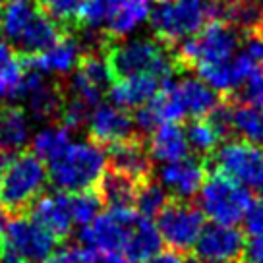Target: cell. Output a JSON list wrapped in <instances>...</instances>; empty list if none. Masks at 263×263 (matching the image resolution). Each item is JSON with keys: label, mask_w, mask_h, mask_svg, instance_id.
<instances>
[{"label": "cell", "mask_w": 263, "mask_h": 263, "mask_svg": "<svg viewBox=\"0 0 263 263\" xmlns=\"http://www.w3.org/2000/svg\"><path fill=\"white\" fill-rule=\"evenodd\" d=\"M0 27L10 45L29 57L45 50L62 37L60 25L41 12L35 0H2Z\"/></svg>", "instance_id": "cell-1"}, {"label": "cell", "mask_w": 263, "mask_h": 263, "mask_svg": "<svg viewBox=\"0 0 263 263\" xmlns=\"http://www.w3.org/2000/svg\"><path fill=\"white\" fill-rule=\"evenodd\" d=\"M108 166L107 151L95 141H70L68 147L49 163V180L58 192L74 194L91 190L105 176Z\"/></svg>", "instance_id": "cell-2"}, {"label": "cell", "mask_w": 263, "mask_h": 263, "mask_svg": "<svg viewBox=\"0 0 263 263\" xmlns=\"http://www.w3.org/2000/svg\"><path fill=\"white\" fill-rule=\"evenodd\" d=\"M149 25L163 45L196 35L211 20H221V2L217 0H159L149 12Z\"/></svg>", "instance_id": "cell-3"}, {"label": "cell", "mask_w": 263, "mask_h": 263, "mask_svg": "<svg viewBox=\"0 0 263 263\" xmlns=\"http://www.w3.org/2000/svg\"><path fill=\"white\" fill-rule=\"evenodd\" d=\"M107 62L116 78L151 74L164 83L173 80L178 68V60L164 49L163 43L149 37L126 39L112 45L108 49Z\"/></svg>", "instance_id": "cell-4"}, {"label": "cell", "mask_w": 263, "mask_h": 263, "mask_svg": "<svg viewBox=\"0 0 263 263\" xmlns=\"http://www.w3.org/2000/svg\"><path fill=\"white\" fill-rule=\"evenodd\" d=\"M49 173L35 153H14L0 171V201L10 211H24L43 194Z\"/></svg>", "instance_id": "cell-5"}, {"label": "cell", "mask_w": 263, "mask_h": 263, "mask_svg": "<svg viewBox=\"0 0 263 263\" xmlns=\"http://www.w3.org/2000/svg\"><path fill=\"white\" fill-rule=\"evenodd\" d=\"M242 45V31L224 20H211L196 35L180 41L176 50L178 64H211L229 60Z\"/></svg>", "instance_id": "cell-6"}, {"label": "cell", "mask_w": 263, "mask_h": 263, "mask_svg": "<svg viewBox=\"0 0 263 263\" xmlns=\"http://www.w3.org/2000/svg\"><path fill=\"white\" fill-rule=\"evenodd\" d=\"M199 211L203 217L217 224H236L244 219L252 205V192H248L238 182L229 178L227 174H211L197 192Z\"/></svg>", "instance_id": "cell-7"}, {"label": "cell", "mask_w": 263, "mask_h": 263, "mask_svg": "<svg viewBox=\"0 0 263 263\" xmlns=\"http://www.w3.org/2000/svg\"><path fill=\"white\" fill-rule=\"evenodd\" d=\"M215 164L219 173L238 182L248 192L263 199V147L242 140L221 143L215 149Z\"/></svg>", "instance_id": "cell-8"}, {"label": "cell", "mask_w": 263, "mask_h": 263, "mask_svg": "<svg viewBox=\"0 0 263 263\" xmlns=\"http://www.w3.org/2000/svg\"><path fill=\"white\" fill-rule=\"evenodd\" d=\"M0 250L33 263H45L57 250V238L31 217H16L6 222Z\"/></svg>", "instance_id": "cell-9"}, {"label": "cell", "mask_w": 263, "mask_h": 263, "mask_svg": "<svg viewBox=\"0 0 263 263\" xmlns=\"http://www.w3.org/2000/svg\"><path fill=\"white\" fill-rule=\"evenodd\" d=\"M157 229L166 246L176 252H186L196 246L201 230L205 229V217L188 201L166 203L157 215Z\"/></svg>", "instance_id": "cell-10"}, {"label": "cell", "mask_w": 263, "mask_h": 263, "mask_svg": "<svg viewBox=\"0 0 263 263\" xmlns=\"http://www.w3.org/2000/svg\"><path fill=\"white\" fill-rule=\"evenodd\" d=\"M136 217L138 211L132 207H108V211L99 213L89 224L82 227L80 238L85 248L95 252H122Z\"/></svg>", "instance_id": "cell-11"}, {"label": "cell", "mask_w": 263, "mask_h": 263, "mask_svg": "<svg viewBox=\"0 0 263 263\" xmlns=\"http://www.w3.org/2000/svg\"><path fill=\"white\" fill-rule=\"evenodd\" d=\"M244 232L236 224L213 222L201 230L194 250L201 263H236L244 255Z\"/></svg>", "instance_id": "cell-12"}, {"label": "cell", "mask_w": 263, "mask_h": 263, "mask_svg": "<svg viewBox=\"0 0 263 263\" xmlns=\"http://www.w3.org/2000/svg\"><path fill=\"white\" fill-rule=\"evenodd\" d=\"M196 68L199 80H203L217 93H234L257 70V62L248 50H244V52H236L229 60L199 64Z\"/></svg>", "instance_id": "cell-13"}, {"label": "cell", "mask_w": 263, "mask_h": 263, "mask_svg": "<svg viewBox=\"0 0 263 263\" xmlns=\"http://www.w3.org/2000/svg\"><path fill=\"white\" fill-rule=\"evenodd\" d=\"M207 178V168L196 157H182L173 163H164L159 168V184L166 194L180 201L197 196L201 184Z\"/></svg>", "instance_id": "cell-14"}, {"label": "cell", "mask_w": 263, "mask_h": 263, "mask_svg": "<svg viewBox=\"0 0 263 263\" xmlns=\"http://www.w3.org/2000/svg\"><path fill=\"white\" fill-rule=\"evenodd\" d=\"M85 126L93 141L99 145H112L128 140L136 128L134 118L128 115V110L115 103H99L97 107L91 108Z\"/></svg>", "instance_id": "cell-15"}, {"label": "cell", "mask_w": 263, "mask_h": 263, "mask_svg": "<svg viewBox=\"0 0 263 263\" xmlns=\"http://www.w3.org/2000/svg\"><path fill=\"white\" fill-rule=\"evenodd\" d=\"M22 101H25V112L35 118V120H52L54 116H60L64 107V91L58 87L57 83L45 82L43 74L35 72L29 68L27 76V87Z\"/></svg>", "instance_id": "cell-16"}, {"label": "cell", "mask_w": 263, "mask_h": 263, "mask_svg": "<svg viewBox=\"0 0 263 263\" xmlns=\"http://www.w3.org/2000/svg\"><path fill=\"white\" fill-rule=\"evenodd\" d=\"M83 57V45L74 37H58L45 50L29 58L27 68L47 76H66L74 72Z\"/></svg>", "instance_id": "cell-17"}, {"label": "cell", "mask_w": 263, "mask_h": 263, "mask_svg": "<svg viewBox=\"0 0 263 263\" xmlns=\"http://www.w3.org/2000/svg\"><path fill=\"white\" fill-rule=\"evenodd\" d=\"M31 219L47 229L54 238H66L74 229L70 213V196L66 192L41 194L31 203Z\"/></svg>", "instance_id": "cell-18"}, {"label": "cell", "mask_w": 263, "mask_h": 263, "mask_svg": "<svg viewBox=\"0 0 263 263\" xmlns=\"http://www.w3.org/2000/svg\"><path fill=\"white\" fill-rule=\"evenodd\" d=\"M151 138L147 141V155L151 161L157 163H173L182 157H188L190 145L186 138V130L178 122H166L157 126L149 132Z\"/></svg>", "instance_id": "cell-19"}, {"label": "cell", "mask_w": 263, "mask_h": 263, "mask_svg": "<svg viewBox=\"0 0 263 263\" xmlns=\"http://www.w3.org/2000/svg\"><path fill=\"white\" fill-rule=\"evenodd\" d=\"M108 164L112 171L122 173L126 176L134 178L136 182H143L149 178L151 171V159L147 155V149L143 143H140L134 138H128L124 141L112 143L108 149Z\"/></svg>", "instance_id": "cell-20"}, {"label": "cell", "mask_w": 263, "mask_h": 263, "mask_svg": "<svg viewBox=\"0 0 263 263\" xmlns=\"http://www.w3.org/2000/svg\"><path fill=\"white\" fill-rule=\"evenodd\" d=\"M163 85L164 82L151 74L126 76V78H118V82L112 83L110 99L115 105L126 108V110L140 108L155 97Z\"/></svg>", "instance_id": "cell-21"}, {"label": "cell", "mask_w": 263, "mask_h": 263, "mask_svg": "<svg viewBox=\"0 0 263 263\" xmlns=\"http://www.w3.org/2000/svg\"><path fill=\"white\" fill-rule=\"evenodd\" d=\"M161 234L157 229V222L149 217L138 213L136 221L132 222L130 232L124 242L122 254L132 263H145L153 254L161 250Z\"/></svg>", "instance_id": "cell-22"}, {"label": "cell", "mask_w": 263, "mask_h": 263, "mask_svg": "<svg viewBox=\"0 0 263 263\" xmlns=\"http://www.w3.org/2000/svg\"><path fill=\"white\" fill-rule=\"evenodd\" d=\"M29 68L8 43H0V101L22 99L27 87Z\"/></svg>", "instance_id": "cell-23"}, {"label": "cell", "mask_w": 263, "mask_h": 263, "mask_svg": "<svg viewBox=\"0 0 263 263\" xmlns=\"http://www.w3.org/2000/svg\"><path fill=\"white\" fill-rule=\"evenodd\" d=\"M31 140V120L24 108L10 107L0 115V151L20 153Z\"/></svg>", "instance_id": "cell-24"}, {"label": "cell", "mask_w": 263, "mask_h": 263, "mask_svg": "<svg viewBox=\"0 0 263 263\" xmlns=\"http://www.w3.org/2000/svg\"><path fill=\"white\" fill-rule=\"evenodd\" d=\"M229 128L242 141L263 147V110L248 103L229 107Z\"/></svg>", "instance_id": "cell-25"}, {"label": "cell", "mask_w": 263, "mask_h": 263, "mask_svg": "<svg viewBox=\"0 0 263 263\" xmlns=\"http://www.w3.org/2000/svg\"><path fill=\"white\" fill-rule=\"evenodd\" d=\"M149 6L143 0H122V4L116 8L115 16L105 27V35L112 39H124L136 31L138 27L147 22Z\"/></svg>", "instance_id": "cell-26"}, {"label": "cell", "mask_w": 263, "mask_h": 263, "mask_svg": "<svg viewBox=\"0 0 263 263\" xmlns=\"http://www.w3.org/2000/svg\"><path fill=\"white\" fill-rule=\"evenodd\" d=\"M97 186L101 188L99 196L103 201H107L108 207H132L140 182L122 173L107 171Z\"/></svg>", "instance_id": "cell-27"}, {"label": "cell", "mask_w": 263, "mask_h": 263, "mask_svg": "<svg viewBox=\"0 0 263 263\" xmlns=\"http://www.w3.org/2000/svg\"><path fill=\"white\" fill-rule=\"evenodd\" d=\"M70 128L64 124H49L37 132L31 138L33 153L41 159L43 163L54 161L70 143Z\"/></svg>", "instance_id": "cell-28"}, {"label": "cell", "mask_w": 263, "mask_h": 263, "mask_svg": "<svg viewBox=\"0 0 263 263\" xmlns=\"http://www.w3.org/2000/svg\"><path fill=\"white\" fill-rule=\"evenodd\" d=\"M186 138L190 149H194L199 155H209L215 153V149L221 145L224 136L215 126L213 120L205 116V118H194V122L186 128Z\"/></svg>", "instance_id": "cell-29"}, {"label": "cell", "mask_w": 263, "mask_h": 263, "mask_svg": "<svg viewBox=\"0 0 263 263\" xmlns=\"http://www.w3.org/2000/svg\"><path fill=\"white\" fill-rule=\"evenodd\" d=\"M120 4L122 0H82L78 22L85 25L89 31L103 33Z\"/></svg>", "instance_id": "cell-30"}, {"label": "cell", "mask_w": 263, "mask_h": 263, "mask_svg": "<svg viewBox=\"0 0 263 263\" xmlns=\"http://www.w3.org/2000/svg\"><path fill=\"white\" fill-rule=\"evenodd\" d=\"M136 211L141 213L143 217H149L153 219L164 209V205L168 203V194L164 192V188L159 184V182H151V180H143L140 182L138 186V192H136Z\"/></svg>", "instance_id": "cell-31"}, {"label": "cell", "mask_w": 263, "mask_h": 263, "mask_svg": "<svg viewBox=\"0 0 263 263\" xmlns=\"http://www.w3.org/2000/svg\"><path fill=\"white\" fill-rule=\"evenodd\" d=\"M101 207H103V199L99 196V192H93V188L70 194V213H72L74 224H80V227L89 224L101 213Z\"/></svg>", "instance_id": "cell-32"}, {"label": "cell", "mask_w": 263, "mask_h": 263, "mask_svg": "<svg viewBox=\"0 0 263 263\" xmlns=\"http://www.w3.org/2000/svg\"><path fill=\"white\" fill-rule=\"evenodd\" d=\"M37 6L58 25H70L78 22L82 0H35Z\"/></svg>", "instance_id": "cell-33"}, {"label": "cell", "mask_w": 263, "mask_h": 263, "mask_svg": "<svg viewBox=\"0 0 263 263\" xmlns=\"http://www.w3.org/2000/svg\"><path fill=\"white\" fill-rule=\"evenodd\" d=\"M45 263H97V252L91 248H62L54 250Z\"/></svg>", "instance_id": "cell-34"}, {"label": "cell", "mask_w": 263, "mask_h": 263, "mask_svg": "<svg viewBox=\"0 0 263 263\" xmlns=\"http://www.w3.org/2000/svg\"><path fill=\"white\" fill-rule=\"evenodd\" d=\"M240 89H242L244 103L263 110V70L257 68L254 74L244 82V85H242Z\"/></svg>", "instance_id": "cell-35"}, {"label": "cell", "mask_w": 263, "mask_h": 263, "mask_svg": "<svg viewBox=\"0 0 263 263\" xmlns=\"http://www.w3.org/2000/svg\"><path fill=\"white\" fill-rule=\"evenodd\" d=\"M244 232L252 240H263V199L252 201L244 215Z\"/></svg>", "instance_id": "cell-36"}, {"label": "cell", "mask_w": 263, "mask_h": 263, "mask_svg": "<svg viewBox=\"0 0 263 263\" xmlns=\"http://www.w3.org/2000/svg\"><path fill=\"white\" fill-rule=\"evenodd\" d=\"M145 263H186V259L182 257V252H176V250L168 248V250H159Z\"/></svg>", "instance_id": "cell-37"}, {"label": "cell", "mask_w": 263, "mask_h": 263, "mask_svg": "<svg viewBox=\"0 0 263 263\" xmlns=\"http://www.w3.org/2000/svg\"><path fill=\"white\" fill-rule=\"evenodd\" d=\"M248 52L254 57L255 62H263V25L257 29L254 37L248 41Z\"/></svg>", "instance_id": "cell-38"}, {"label": "cell", "mask_w": 263, "mask_h": 263, "mask_svg": "<svg viewBox=\"0 0 263 263\" xmlns=\"http://www.w3.org/2000/svg\"><path fill=\"white\" fill-rule=\"evenodd\" d=\"M0 263H33V261H27L24 257H17V255L10 254V252L0 250Z\"/></svg>", "instance_id": "cell-39"}, {"label": "cell", "mask_w": 263, "mask_h": 263, "mask_svg": "<svg viewBox=\"0 0 263 263\" xmlns=\"http://www.w3.org/2000/svg\"><path fill=\"white\" fill-rule=\"evenodd\" d=\"M6 222H8V219H6V207L2 205V201H0V236H2V232L6 229Z\"/></svg>", "instance_id": "cell-40"}, {"label": "cell", "mask_w": 263, "mask_h": 263, "mask_svg": "<svg viewBox=\"0 0 263 263\" xmlns=\"http://www.w3.org/2000/svg\"><path fill=\"white\" fill-rule=\"evenodd\" d=\"M221 4H234V2H244V0H217Z\"/></svg>", "instance_id": "cell-41"}, {"label": "cell", "mask_w": 263, "mask_h": 263, "mask_svg": "<svg viewBox=\"0 0 263 263\" xmlns=\"http://www.w3.org/2000/svg\"><path fill=\"white\" fill-rule=\"evenodd\" d=\"M259 4H261V10H263V0H259Z\"/></svg>", "instance_id": "cell-42"}, {"label": "cell", "mask_w": 263, "mask_h": 263, "mask_svg": "<svg viewBox=\"0 0 263 263\" xmlns=\"http://www.w3.org/2000/svg\"><path fill=\"white\" fill-rule=\"evenodd\" d=\"M2 110H4V108H2V107H0V115H2Z\"/></svg>", "instance_id": "cell-43"}, {"label": "cell", "mask_w": 263, "mask_h": 263, "mask_svg": "<svg viewBox=\"0 0 263 263\" xmlns=\"http://www.w3.org/2000/svg\"><path fill=\"white\" fill-rule=\"evenodd\" d=\"M190 263H201V261H190Z\"/></svg>", "instance_id": "cell-44"}, {"label": "cell", "mask_w": 263, "mask_h": 263, "mask_svg": "<svg viewBox=\"0 0 263 263\" xmlns=\"http://www.w3.org/2000/svg\"><path fill=\"white\" fill-rule=\"evenodd\" d=\"M0 35H2V27H0Z\"/></svg>", "instance_id": "cell-45"}, {"label": "cell", "mask_w": 263, "mask_h": 263, "mask_svg": "<svg viewBox=\"0 0 263 263\" xmlns=\"http://www.w3.org/2000/svg\"><path fill=\"white\" fill-rule=\"evenodd\" d=\"M143 2H147V0H143Z\"/></svg>", "instance_id": "cell-46"}]
</instances>
